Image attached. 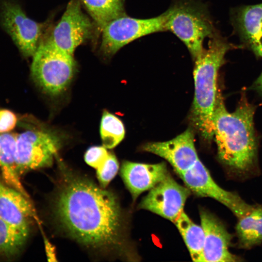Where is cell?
I'll return each instance as SVG.
<instances>
[{"label":"cell","instance_id":"cell-9","mask_svg":"<svg viewBox=\"0 0 262 262\" xmlns=\"http://www.w3.org/2000/svg\"><path fill=\"white\" fill-rule=\"evenodd\" d=\"M179 175L191 192L198 196L217 200L229 209L237 218L252 208L253 205L246 202L237 193L218 185L199 159L191 168Z\"/></svg>","mask_w":262,"mask_h":262},{"label":"cell","instance_id":"cell-15","mask_svg":"<svg viewBox=\"0 0 262 262\" xmlns=\"http://www.w3.org/2000/svg\"><path fill=\"white\" fill-rule=\"evenodd\" d=\"M0 217L17 227L30 230L36 215L29 197L0 179Z\"/></svg>","mask_w":262,"mask_h":262},{"label":"cell","instance_id":"cell-7","mask_svg":"<svg viewBox=\"0 0 262 262\" xmlns=\"http://www.w3.org/2000/svg\"><path fill=\"white\" fill-rule=\"evenodd\" d=\"M0 25L23 56H33L41 41L44 25L28 17L16 0H0Z\"/></svg>","mask_w":262,"mask_h":262},{"label":"cell","instance_id":"cell-8","mask_svg":"<svg viewBox=\"0 0 262 262\" xmlns=\"http://www.w3.org/2000/svg\"><path fill=\"white\" fill-rule=\"evenodd\" d=\"M60 146L56 136L45 131H28L17 134L16 161L19 175L51 165Z\"/></svg>","mask_w":262,"mask_h":262},{"label":"cell","instance_id":"cell-12","mask_svg":"<svg viewBox=\"0 0 262 262\" xmlns=\"http://www.w3.org/2000/svg\"><path fill=\"white\" fill-rule=\"evenodd\" d=\"M201 226L204 232L201 262L242 261L229 250L232 239L224 224L215 215L204 209L200 210Z\"/></svg>","mask_w":262,"mask_h":262},{"label":"cell","instance_id":"cell-1","mask_svg":"<svg viewBox=\"0 0 262 262\" xmlns=\"http://www.w3.org/2000/svg\"><path fill=\"white\" fill-rule=\"evenodd\" d=\"M62 177L52 206L58 226L92 250L107 252L119 248L123 220L115 196L74 173H64Z\"/></svg>","mask_w":262,"mask_h":262},{"label":"cell","instance_id":"cell-16","mask_svg":"<svg viewBox=\"0 0 262 262\" xmlns=\"http://www.w3.org/2000/svg\"><path fill=\"white\" fill-rule=\"evenodd\" d=\"M232 18L243 42L256 56L262 57V3L241 7Z\"/></svg>","mask_w":262,"mask_h":262},{"label":"cell","instance_id":"cell-25","mask_svg":"<svg viewBox=\"0 0 262 262\" xmlns=\"http://www.w3.org/2000/svg\"><path fill=\"white\" fill-rule=\"evenodd\" d=\"M17 118L16 115L7 109L0 110V133L9 132L16 126Z\"/></svg>","mask_w":262,"mask_h":262},{"label":"cell","instance_id":"cell-11","mask_svg":"<svg viewBox=\"0 0 262 262\" xmlns=\"http://www.w3.org/2000/svg\"><path fill=\"white\" fill-rule=\"evenodd\" d=\"M93 28L79 0H70L49 38L59 48L73 55L79 46L91 37Z\"/></svg>","mask_w":262,"mask_h":262},{"label":"cell","instance_id":"cell-14","mask_svg":"<svg viewBox=\"0 0 262 262\" xmlns=\"http://www.w3.org/2000/svg\"><path fill=\"white\" fill-rule=\"evenodd\" d=\"M169 174L164 162L148 164L125 161L120 169L121 178L133 200L154 187Z\"/></svg>","mask_w":262,"mask_h":262},{"label":"cell","instance_id":"cell-17","mask_svg":"<svg viewBox=\"0 0 262 262\" xmlns=\"http://www.w3.org/2000/svg\"><path fill=\"white\" fill-rule=\"evenodd\" d=\"M17 134L0 133V175L3 181L29 197L16 166V150Z\"/></svg>","mask_w":262,"mask_h":262},{"label":"cell","instance_id":"cell-6","mask_svg":"<svg viewBox=\"0 0 262 262\" xmlns=\"http://www.w3.org/2000/svg\"><path fill=\"white\" fill-rule=\"evenodd\" d=\"M164 31H166L165 12L147 19L125 15L111 20L103 28L100 50L104 54L112 56L135 39Z\"/></svg>","mask_w":262,"mask_h":262},{"label":"cell","instance_id":"cell-5","mask_svg":"<svg viewBox=\"0 0 262 262\" xmlns=\"http://www.w3.org/2000/svg\"><path fill=\"white\" fill-rule=\"evenodd\" d=\"M32 57L31 74L36 83L50 95L63 92L75 71L73 55L57 47L49 37L41 40Z\"/></svg>","mask_w":262,"mask_h":262},{"label":"cell","instance_id":"cell-4","mask_svg":"<svg viewBox=\"0 0 262 262\" xmlns=\"http://www.w3.org/2000/svg\"><path fill=\"white\" fill-rule=\"evenodd\" d=\"M165 14L166 30L184 44L194 60L204 39L215 32L207 9L194 0H175Z\"/></svg>","mask_w":262,"mask_h":262},{"label":"cell","instance_id":"cell-24","mask_svg":"<svg viewBox=\"0 0 262 262\" xmlns=\"http://www.w3.org/2000/svg\"><path fill=\"white\" fill-rule=\"evenodd\" d=\"M109 152L104 146H94L87 149L84 160L89 165L97 169L105 161Z\"/></svg>","mask_w":262,"mask_h":262},{"label":"cell","instance_id":"cell-13","mask_svg":"<svg viewBox=\"0 0 262 262\" xmlns=\"http://www.w3.org/2000/svg\"><path fill=\"white\" fill-rule=\"evenodd\" d=\"M143 150L164 159L178 175L189 169L198 160L194 133L190 129L168 141L147 143Z\"/></svg>","mask_w":262,"mask_h":262},{"label":"cell","instance_id":"cell-23","mask_svg":"<svg viewBox=\"0 0 262 262\" xmlns=\"http://www.w3.org/2000/svg\"><path fill=\"white\" fill-rule=\"evenodd\" d=\"M119 169V164L115 155L109 153L107 158L97 170L99 185L105 188L115 178Z\"/></svg>","mask_w":262,"mask_h":262},{"label":"cell","instance_id":"cell-26","mask_svg":"<svg viewBox=\"0 0 262 262\" xmlns=\"http://www.w3.org/2000/svg\"><path fill=\"white\" fill-rule=\"evenodd\" d=\"M46 255L49 261H56V256L54 247L49 241L46 239H44Z\"/></svg>","mask_w":262,"mask_h":262},{"label":"cell","instance_id":"cell-20","mask_svg":"<svg viewBox=\"0 0 262 262\" xmlns=\"http://www.w3.org/2000/svg\"><path fill=\"white\" fill-rule=\"evenodd\" d=\"M98 30L111 20L125 15L124 0H82Z\"/></svg>","mask_w":262,"mask_h":262},{"label":"cell","instance_id":"cell-10","mask_svg":"<svg viewBox=\"0 0 262 262\" xmlns=\"http://www.w3.org/2000/svg\"><path fill=\"white\" fill-rule=\"evenodd\" d=\"M190 190L178 183L169 174L149 190L139 208L156 213L174 223L184 211Z\"/></svg>","mask_w":262,"mask_h":262},{"label":"cell","instance_id":"cell-19","mask_svg":"<svg viewBox=\"0 0 262 262\" xmlns=\"http://www.w3.org/2000/svg\"><path fill=\"white\" fill-rule=\"evenodd\" d=\"M188 248L192 260L201 262L204 241L202 226L195 224L183 211L174 223Z\"/></svg>","mask_w":262,"mask_h":262},{"label":"cell","instance_id":"cell-3","mask_svg":"<svg viewBox=\"0 0 262 262\" xmlns=\"http://www.w3.org/2000/svg\"><path fill=\"white\" fill-rule=\"evenodd\" d=\"M232 48V45L215 32L210 37L207 49H203L194 59L195 96L192 119L200 135L208 141L213 138L218 72L225 62L226 53Z\"/></svg>","mask_w":262,"mask_h":262},{"label":"cell","instance_id":"cell-22","mask_svg":"<svg viewBox=\"0 0 262 262\" xmlns=\"http://www.w3.org/2000/svg\"><path fill=\"white\" fill-rule=\"evenodd\" d=\"M100 132L103 146L107 148H112L124 138L125 129L122 121L118 117L107 111H104Z\"/></svg>","mask_w":262,"mask_h":262},{"label":"cell","instance_id":"cell-21","mask_svg":"<svg viewBox=\"0 0 262 262\" xmlns=\"http://www.w3.org/2000/svg\"><path fill=\"white\" fill-rule=\"evenodd\" d=\"M29 230L15 226L0 217V255L11 258L21 250Z\"/></svg>","mask_w":262,"mask_h":262},{"label":"cell","instance_id":"cell-2","mask_svg":"<svg viewBox=\"0 0 262 262\" xmlns=\"http://www.w3.org/2000/svg\"><path fill=\"white\" fill-rule=\"evenodd\" d=\"M255 111V107L243 94L235 110L229 112L218 89L213 114V137L220 161L236 176L248 177L257 170Z\"/></svg>","mask_w":262,"mask_h":262},{"label":"cell","instance_id":"cell-27","mask_svg":"<svg viewBox=\"0 0 262 262\" xmlns=\"http://www.w3.org/2000/svg\"><path fill=\"white\" fill-rule=\"evenodd\" d=\"M252 88L262 96V72L253 84Z\"/></svg>","mask_w":262,"mask_h":262},{"label":"cell","instance_id":"cell-18","mask_svg":"<svg viewBox=\"0 0 262 262\" xmlns=\"http://www.w3.org/2000/svg\"><path fill=\"white\" fill-rule=\"evenodd\" d=\"M238 247L249 249L262 243V205H253L251 210L238 218L235 227Z\"/></svg>","mask_w":262,"mask_h":262}]
</instances>
